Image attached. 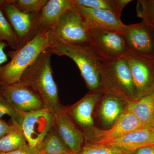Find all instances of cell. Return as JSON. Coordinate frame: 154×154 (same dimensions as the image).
Segmentation results:
<instances>
[{"label": "cell", "mask_w": 154, "mask_h": 154, "mask_svg": "<svg viewBox=\"0 0 154 154\" xmlns=\"http://www.w3.org/2000/svg\"><path fill=\"white\" fill-rule=\"evenodd\" d=\"M52 54L51 47L42 53L24 71L20 82L36 91L41 96L44 108L55 113L62 105L59 99L57 86L53 76Z\"/></svg>", "instance_id": "obj_1"}, {"label": "cell", "mask_w": 154, "mask_h": 154, "mask_svg": "<svg viewBox=\"0 0 154 154\" xmlns=\"http://www.w3.org/2000/svg\"><path fill=\"white\" fill-rule=\"evenodd\" d=\"M50 41L53 54L60 56H65L76 63L89 91L102 90L101 70L103 63L89 44H70L54 40Z\"/></svg>", "instance_id": "obj_2"}, {"label": "cell", "mask_w": 154, "mask_h": 154, "mask_svg": "<svg viewBox=\"0 0 154 154\" xmlns=\"http://www.w3.org/2000/svg\"><path fill=\"white\" fill-rule=\"evenodd\" d=\"M51 45L48 32H38L23 47L9 51L7 55L11 60L0 69V85L3 87L20 82L26 69Z\"/></svg>", "instance_id": "obj_3"}, {"label": "cell", "mask_w": 154, "mask_h": 154, "mask_svg": "<svg viewBox=\"0 0 154 154\" xmlns=\"http://www.w3.org/2000/svg\"><path fill=\"white\" fill-rule=\"evenodd\" d=\"M101 86L105 93L117 95L128 102L136 100L133 80L125 58L103 63L101 70Z\"/></svg>", "instance_id": "obj_4"}, {"label": "cell", "mask_w": 154, "mask_h": 154, "mask_svg": "<svg viewBox=\"0 0 154 154\" xmlns=\"http://www.w3.org/2000/svg\"><path fill=\"white\" fill-rule=\"evenodd\" d=\"M1 8L17 37L20 48L35 38L39 32L40 12L24 14L9 0H1Z\"/></svg>", "instance_id": "obj_5"}, {"label": "cell", "mask_w": 154, "mask_h": 154, "mask_svg": "<svg viewBox=\"0 0 154 154\" xmlns=\"http://www.w3.org/2000/svg\"><path fill=\"white\" fill-rule=\"evenodd\" d=\"M89 45L102 63L114 61L128 51L122 34L112 30H91Z\"/></svg>", "instance_id": "obj_6"}, {"label": "cell", "mask_w": 154, "mask_h": 154, "mask_svg": "<svg viewBox=\"0 0 154 154\" xmlns=\"http://www.w3.org/2000/svg\"><path fill=\"white\" fill-rule=\"evenodd\" d=\"M105 94L103 90L89 91L78 102L67 107L72 118L84 134L85 143H91L93 140L96 128L94 112Z\"/></svg>", "instance_id": "obj_7"}, {"label": "cell", "mask_w": 154, "mask_h": 154, "mask_svg": "<svg viewBox=\"0 0 154 154\" xmlns=\"http://www.w3.org/2000/svg\"><path fill=\"white\" fill-rule=\"evenodd\" d=\"M50 40L70 44H89V31L85 27L79 14L72 9L60 17L48 31Z\"/></svg>", "instance_id": "obj_8"}, {"label": "cell", "mask_w": 154, "mask_h": 154, "mask_svg": "<svg viewBox=\"0 0 154 154\" xmlns=\"http://www.w3.org/2000/svg\"><path fill=\"white\" fill-rule=\"evenodd\" d=\"M132 76L136 100L154 90V59L128 51L125 54Z\"/></svg>", "instance_id": "obj_9"}, {"label": "cell", "mask_w": 154, "mask_h": 154, "mask_svg": "<svg viewBox=\"0 0 154 154\" xmlns=\"http://www.w3.org/2000/svg\"><path fill=\"white\" fill-rule=\"evenodd\" d=\"M72 9L79 15L88 31L112 30L122 34L127 28L128 25L122 22L120 17L110 11L88 8L74 3Z\"/></svg>", "instance_id": "obj_10"}, {"label": "cell", "mask_w": 154, "mask_h": 154, "mask_svg": "<svg viewBox=\"0 0 154 154\" xmlns=\"http://www.w3.org/2000/svg\"><path fill=\"white\" fill-rule=\"evenodd\" d=\"M54 124V113L44 108L25 113L21 128L27 143L36 147Z\"/></svg>", "instance_id": "obj_11"}, {"label": "cell", "mask_w": 154, "mask_h": 154, "mask_svg": "<svg viewBox=\"0 0 154 154\" xmlns=\"http://www.w3.org/2000/svg\"><path fill=\"white\" fill-rule=\"evenodd\" d=\"M0 94L16 110L20 112L27 113L44 108L40 95L21 82L3 87Z\"/></svg>", "instance_id": "obj_12"}, {"label": "cell", "mask_w": 154, "mask_h": 154, "mask_svg": "<svg viewBox=\"0 0 154 154\" xmlns=\"http://www.w3.org/2000/svg\"><path fill=\"white\" fill-rule=\"evenodd\" d=\"M122 35L128 51L154 59V37L150 25L142 21L128 25Z\"/></svg>", "instance_id": "obj_13"}, {"label": "cell", "mask_w": 154, "mask_h": 154, "mask_svg": "<svg viewBox=\"0 0 154 154\" xmlns=\"http://www.w3.org/2000/svg\"><path fill=\"white\" fill-rule=\"evenodd\" d=\"M128 103L117 95L105 93L96 105L94 112L96 127L102 130L110 128L124 112Z\"/></svg>", "instance_id": "obj_14"}, {"label": "cell", "mask_w": 154, "mask_h": 154, "mask_svg": "<svg viewBox=\"0 0 154 154\" xmlns=\"http://www.w3.org/2000/svg\"><path fill=\"white\" fill-rule=\"evenodd\" d=\"M54 125L71 151L74 154L79 152L85 142V137L70 115L67 107L62 105L54 113Z\"/></svg>", "instance_id": "obj_15"}, {"label": "cell", "mask_w": 154, "mask_h": 154, "mask_svg": "<svg viewBox=\"0 0 154 154\" xmlns=\"http://www.w3.org/2000/svg\"><path fill=\"white\" fill-rule=\"evenodd\" d=\"M146 126L131 113L123 112L109 129L102 130L96 127L93 140L89 143L108 144L132 131Z\"/></svg>", "instance_id": "obj_16"}, {"label": "cell", "mask_w": 154, "mask_h": 154, "mask_svg": "<svg viewBox=\"0 0 154 154\" xmlns=\"http://www.w3.org/2000/svg\"><path fill=\"white\" fill-rule=\"evenodd\" d=\"M107 145L134 152L137 149L154 145V127H143L131 131Z\"/></svg>", "instance_id": "obj_17"}, {"label": "cell", "mask_w": 154, "mask_h": 154, "mask_svg": "<svg viewBox=\"0 0 154 154\" xmlns=\"http://www.w3.org/2000/svg\"><path fill=\"white\" fill-rule=\"evenodd\" d=\"M73 5L72 0H48L41 11L39 32H48Z\"/></svg>", "instance_id": "obj_18"}, {"label": "cell", "mask_w": 154, "mask_h": 154, "mask_svg": "<svg viewBox=\"0 0 154 154\" xmlns=\"http://www.w3.org/2000/svg\"><path fill=\"white\" fill-rule=\"evenodd\" d=\"M124 112H129L146 126L154 127V94L151 93L128 102Z\"/></svg>", "instance_id": "obj_19"}, {"label": "cell", "mask_w": 154, "mask_h": 154, "mask_svg": "<svg viewBox=\"0 0 154 154\" xmlns=\"http://www.w3.org/2000/svg\"><path fill=\"white\" fill-rule=\"evenodd\" d=\"M36 147L42 154H74L61 137L54 124Z\"/></svg>", "instance_id": "obj_20"}, {"label": "cell", "mask_w": 154, "mask_h": 154, "mask_svg": "<svg viewBox=\"0 0 154 154\" xmlns=\"http://www.w3.org/2000/svg\"><path fill=\"white\" fill-rule=\"evenodd\" d=\"M27 144L21 127L12 123L10 131L0 139V154L16 151Z\"/></svg>", "instance_id": "obj_21"}, {"label": "cell", "mask_w": 154, "mask_h": 154, "mask_svg": "<svg viewBox=\"0 0 154 154\" xmlns=\"http://www.w3.org/2000/svg\"><path fill=\"white\" fill-rule=\"evenodd\" d=\"M73 2L88 8L109 11L121 17L125 7L130 0H72Z\"/></svg>", "instance_id": "obj_22"}, {"label": "cell", "mask_w": 154, "mask_h": 154, "mask_svg": "<svg viewBox=\"0 0 154 154\" xmlns=\"http://www.w3.org/2000/svg\"><path fill=\"white\" fill-rule=\"evenodd\" d=\"M0 0V42H6L14 50L20 48L19 42L14 30L6 19L1 8Z\"/></svg>", "instance_id": "obj_23"}, {"label": "cell", "mask_w": 154, "mask_h": 154, "mask_svg": "<svg viewBox=\"0 0 154 154\" xmlns=\"http://www.w3.org/2000/svg\"><path fill=\"white\" fill-rule=\"evenodd\" d=\"M116 147L107 145L85 143L82 149L76 154H133Z\"/></svg>", "instance_id": "obj_24"}, {"label": "cell", "mask_w": 154, "mask_h": 154, "mask_svg": "<svg viewBox=\"0 0 154 154\" xmlns=\"http://www.w3.org/2000/svg\"><path fill=\"white\" fill-rule=\"evenodd\" d=\"M25 113L16 110L4 96L0 94V119L4 116H9L11 117L12 123L21 127Z\"/></svg>", "instance_id": "obj_25"}, {"label": "cell", "mask_w": 154, "mask_h": 154, "mask_svg": "<svg viewBox=\"0 0 154 154\" xmlns=\"http://www.w3.org/2000/svg\"><path fill=\"white\" fill-rule=\"evenodd\" d=\"M19 11L24 14L40 12L48 0H9Z\"/></svg>", "instance_id": "obj_26"}, {"label": "cell", "mask_w": 154, "mask_h": 154, "mask_svg": "<svg viewBox=\"0 0 154 154\" xmlns=\"http://www.w3.org/2000/svg\"><path fill=\"white\" fill-rule=\"evenodd\" d=\"M137 17L148 23L154 19V0H139L136 7Z\"/></svg>", "instance_id": "obj_27"}, {"label": "cell", "mask_w": 154, "mask_h": 154, "mask_svg": "<svg viewBox=\"0 0 154 154\" xmlns=\"http://www.w3.org/2000/svg\"><path fill=\"white\" fill-rule=\"evenodd\" d=\"M5 154H42L37 147L31 146L27 144L26 145L16 151Z\"/></svg>", "instance_id": "obj_28"}, {"label": "cell", "mask_w": 154, "mask_h": 154, "mask_svg": "<svg viewBox=\"0 0 154 154\" xmlns=\"http://www.w3.org/2000/svg\"><path fill=\"white\" fill-rule=\"evenodd\" d=\"M8 44L4 42H0V69L2 66V65L8 61V55L5 52V48L7 46ZM2 85H0V92L2 90Z\"/></svg>", "instance_id": "obj_29"}, {"label": "cell", "mask_w": 154, "mask_h": 154, "mask_svg": "<svg viewBox=\"0 0 154 154\" xmlns=\"http://www.w3.org/2000/svg\"><path fill=\"white\" fill-rule=\"evenodd\" d=\"M11 127V124H9L0 119V139L8 132Z\"/></svg>", "instance_id": "obj_30"}, {"label": "cell", "mask_w": 154, "mask_h": 154, "mask_svg": "<svg viewBox=\"0 0 154 154\" xmlns=\"http://www.w3.org/2000/svg\"><path fill=\"white\" fill-rule=\"evenodd\" d=\"M133 154H154L152 146H146L138 149Z\"/></svg>", "instance_id": "obj_31"}, {"label": "cell", "mask_w": 154, "mask_h": 154, "mask_svg": "<svg viewBox=\"0 0 154 154\" xmlns=\"http://www.w3.org/2000/svg\"><path fill=\"white\" fill-rule=\"evenodd\" d=\"M147 23V24H149V25H150L151 26L153 34V36L154 37V19H152V20H151V21L150 22H148V23Z\"/></svg>", "instance_id": "obj_32"}, {"label": "cell", "mask_w": 154, "mask_h": 154, "mask_svg": "<svg viewBox=\"0 0 154 154\" xmlns=\"http://www.w3.org/2000/svg\"><path fill=\"white\" fill-rule=\"evenodd\" d=\"M152 147H153V149L154 151V145H152Z\"/></svg>", "instance_id": "obj_33"}, {"label": "cell", "mask_w": 154, "mask_h": 154, "mask_svg": "<svg viewBox=\"0 0 154 154\" xmlns=\"http://www.w3.org/2000/svg\"></svg>", "instance_id": "obj_34"}, {"label": "cell", "mask_w": 154, "mask_h": 154, "mask_svg": "<svg viewBox=\"0 0 154 154\" xmlns=\"http://www.w3.org/2000/svg\"></svg>", "instance_id": "obj_35"}, {"label": "cell", "mask_w": 154, "mask_h": 154, "mask_svg": "<svg viewBox=\"0 0 154 154\" xmlns=\"http://www.w3.org/2000/svg\"></svg>", "instance_id": "obj_36"}]
</instances>
